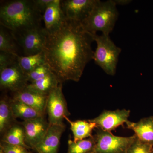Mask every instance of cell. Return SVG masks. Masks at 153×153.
Listing matches in <instances>:
<instances>
[{"label": "cell", "mask_w": 153, "mask_h": 153, "mask_svg": "<svg viewBox=\"0 0 153 153\" xmlns=\"http://www.w3.org/2000/svg\"><path fill=\"white\" fill-rule=\"evenodd\" d=\"M48 34L42 26L33 28L15 37L22 47L25 56L36 55L44 51Z\"/></svg>", "instance_id": "cell-7"}, {"label": "cell", "mask_w": 153, "mask_h": 153, "mask_svg": "<svg viewBox=\"0 0 153 153\" xmlns=\"http://www.w3.org/2000/svg\"><path fill=\"white\" fill-rule=\"evenodd\" d=\"M93 41L81 23L68 19L59 30L48 35L45 59L60 82L79 81L86 65L93 59Z\"/></svg>", "instance_id": "cell-1"}, {"label": "cell", "mask_w": 153, "mask_h": 153, "mask_svg": "<svg viewBox=\"0 0 153 153\" xmlns=\"http://www.w3.org/2000/svg\"><path fill=\"white\" fill-rule=\"evenodd\" d=\"M119 16L117 5L113 0H97L88 17L81 23L84 30L91 34L100 31L109 35L112 32Z\"/></svg>", "instance_id": "cell-3"}, {"label": "cell", "mask_w": 153, "mask_h": 153, "mask_svg": "<svg viewBox=\"0 0 153 153\" xmlns=\"http://www.w3.org/2000/svg\"><path fill=\"white\" fill-rule=\"evenodd\" d=\"M18 55L0 52V71L17 62Z\"/></svg>", "instance_id": "cell-26"}, {"label": "cell", "mask_w": 153, "mask_h": 153, "mask_svg": "<svg viewBox=\"0 0 153 153\" xmlns=\"http://www.w3.org/2000/svg\"><path fill=\"white\" fill-rule=\"evenodd\" d=\"M97 0H63L61 7L66 19L82 23L88 17Z\"/></svg>", "instance_id": "cell-9"}, {"label": "cell", "mask_w": 153, "mask_h": 153, "mask_svg": "<svg viewBox=\"0 0 153 153\" xmlns=\"http://www.w3.org/2000/svg\"><path fill=\"white\" fill-rule=\"evenodd\" d=\"M60 3V0H53L43 14L44 28L48 35L59 30L67 19L61 8Z\"/></svg>", "instance_id": "cell-12"}, {"label": "cell", "mask_w": 153, "mask_h": 153, "mask_svg": "<svg viewBox=\"0 0 153 153\" xmlns=\"http://www.w3.org/2000/svg\"><path fill=\"white\" fill-rule=\"evenodd\" d=\"M1 141L9 144L20 146L27 149H31L25 142V130L22 125L14 124L4 134Z\"/></svg>", "instance_id": "cell-18"}, {"label": "cell", "mask_w": 153, "mask_h": 153, "mask_svg": "<svg viewBox=\"0 0 153 153\" xmlns=\"http://www.w3.org/2000/svg\"><path fill=\"white\" fill-rule=\"evenodd\" d=\"M65 126L49 125L45 136L34 149L38 153H57Z\"/></svg>", "instance_id": "cell-13"}, {"label": "cell", "mask_w": 153, "mask_h": 153, "mask_svg": "<svg viewBox=\"0 0 153 153\" xmlns=\"http://www.w3.org/2000/svg\"><path fill=\"white\" fill-rule=\"evenodd\" d=\"M16 40L13 34L9 33L2 25L0 27V52L17 54V47Z\"/></svg>", "instance_id": "cell-23"}, {"label": "cell", "mask_w": 153, "mask_h": 153, "mask_svg": "<svg viewBox=\"0 0 153 153\" xmlns=\"http://www.w3.org/2000/svg\"><path fill=\"white\" fill-rule=\"evenodd\" d=\"M28 82L27 74L24 73L18 61L0 71L1 90L16 92L27 87Z\"/></svg>", "instance_id": "cell-8"}, {"label": "cell", "mask_w": 153, "mask_h": 153, "mask_svg": "<svg viewBox=\"0 0 153 153\" xmlns=\"http://www.w3.org/2000/svg\"><path fill=\"white\" fill-rule=\"evenodd\" d=\"M60 83L61 82L56 75L52 72L42 79L29 83L26 88L29 90L48 96L49 93L55 89Z\"/></svg>", "instance_id": "cell-17"}, {"label": "cell", "mask_w": 153, "mask_h": 153, "mask_svg": "<svg viewBox=\"0 0 153 153\" xmlns=\"http://www.w3.org/2000/svg\"><path fill=\"white\" fill-rule=\"evenodd\" d=\"M53 1V0H33L36 7L43 15L48 6Z\"/></svg>", "instance_id": "cell-28"}, {"label": "cell", "mask_w": 153, "mask_h": 153, "mask_svg": "<svg viewBox=\"0 0 153 153\" xmlns=\"http://www.w3.org/2000/svg\"><path fill=\"white\" fill-rule=\"evenodd\" d=\"M28 150L20 146L9 144L2 141L0 144L1 153H31Z\"/></svg>", "instance_id": "cell-27"}, {"label": "cell", "mask_w": 153, "mask_h": 153, "mask_svg": "<svg viewBox=\"0 0 153 153\" xmlns=\"http://www.w3.org/2000/svg\"><path fill=\"white\" fill-rule=\"evenodd\" d=\"M52 72L48 63H46L41 64L27 74L28 82H30V83L36 82L46 77Z\"/></svg>", "instance_id": "cell-24"}, {"label": "cell", "mask_w": 153, "mask_h": 153, "mask_svg": "<svg viewBox=\"0 0 153 153\" xmlns=\"http://www.w3.org/2000/svg\"><path fill=\"white\" fill-rule=\"evenodd\" d=\"M15 119L10 106V101L3 98L0 101V132L4 134L12 126Z\"/></svg>", "instance_id": "cell-21"}, {"label": "cell", "mask_w": 153, "mask_h": 153, "mask_svg": "<svg viewBox=\"0 0 153 153\" xmlns=\"http://www.w3.org/2000/svg\"><path fill=\"white\" fill-rule=\"evenodd\" d=\"M13 98L19 100L44 115L46 110L47 96L42 95L27 89H24L15 92Z\"/></svg>", "instance_id": "cell-14"}, {"label": "cell", "mask_w": 153, "mask_h": 153, "mask_svg": "<svg viewBox=\"0 0 153 153\" xmlns=\"http://www.w3.org/2000/svg\"><path fill=\"white\" fill-rule=\"evenodd\" d=\"M46 110L49 125L64 126L65 117L70 115L67 103L62 91V83H60L47 96Z\"/></svg>", "instance_id": "cell-6"}, {"label": "cell", "mask_w": 153, "mask_h": 153, "mask_svg": "<svg viewBox=\"0 0 153 153\" xmlns=\"http://www.w3.org/2000/svg\"><path fill=\"white\" fill-rule=\"evenodd\" d=\"M1 3V25L10 30L14 38L27 30L42 26L43 14L33 0H12Z\"/></svg>", "instance_id": "cell-2"}, {"label": "cell", "mask_w": 153, "mask_h": 153, "mask_svg": "<svg viewBox=\"0 0 153 153\" xmlns=\"http://www.w3.org/2000/svg\"><path fill=\"white\" fill-rule=\"evenodd\" d=\"M91 34L97 45L94 53L93 60L105 73L114 76L116 72L119 57L122 49L115 44L109 35Z\"/></svg>", "instance_id": "cell-4"}, {"label": "cell", "mask_w": 153, "mask_h": 153, "mask_svg": "<svg viewBox=\"0 0 153 153\" xmlns=\"http://www.w3.org/2000/svg\"><path fill=\"white\" fill-rule=\"evenodd\" d=\"M95 144V136L76 142L69 140L67 153H93Z\"/></svg>", "instance_id": "cell-22"}, {"label": "cell", "mask_w": 153, "mask_h": 153, "mask_svg": "<svg viewBox=\"0 0 153 153\" xmlns=\"http://www.w3.org/2000/svg\"><path fill=\"white\" fill-rule=\"evenodd\" d=\"M127 128L134 132L138 139L143 142L153 146V116L143 118L137 122L128 121Z\"/></svg>", "instance_id": "cell-15"}, {"label": "cell", "mask_w": 153, "mask_h": 153, "mask_svg": "<svg viewBox=\"0 0 153 153\" xmlns=\"http://www.w3.org/2000/svg\"><path fill=\"white\" fill-rule=\"evenodd\" d=\"M116 5H126L131 3V0H113Z\"/></svg>", "instance_id": "cell-29"}, {"label": "cell", "mask_w": 153, "mask_h": 153, "mask_svg": "<svg viewBox=\"0 0 153 153\" xmlns=\"http://www.w3.org/2000/svg\"><path fill=\"white\" fill-rule=\"evenodd\" d=\"M9 101L15 119L21 118L25 120L43 116L35 109L19 100L13 98Z\"/></svg>", "instance_id": "cell-19"}, {"label": "cell", "mask_w": 153, "mask_h": 153, "mask_svg": "<svg viewBox=\"0 0 153 153\" xmlns=\"http://www.w3.org/2000/svg\"><path fill=\"white\" fill-rule=\"evenodd\" d=\"M96 144L93 153H126L136 137L117 136L110 132L97 128Z\"/></svg>", "instance_id": "cell-5"}, {"label": "cell", "mask_w": 153, "mask_h": 153, "mask_svg": "<svg viewBox=\"0 0 153 153\" xmlns=\"http://www.w3.org/2000/svg\"><path fill=\"white\" fill-rule=\"evenodd\" d=\"M17 60L19 66L26 74H29L33 69L41 64L47 63L44 51L30 56L18 55Z\"/></svg>", "instance_id": "cell-20"}, {"label": "cell", "mask_w": 153, "mask_h": 153, "mask_svg": "<svg viewBox=\"0 0 153 153\" xmlns=\"http://www.w3.org/2000/svg\"><path fill=\"white\" fill-rule=\"evenodd\" d=\"M130 114L129 110L117 109L114 111H104L97 117L88 120L94 123L97 128L104 131L110 132L128 121Z\"/></svg>", "instance_id": "cell-10"}, {"label": "cell", "mask_w": 153, "mask_h": 153, "mask_svg": "<svg viewBox=\"0 0 153 153\" xmlns=\"http://www.w3.org/2000/svg\"><path fill=\"white\" fill-rule=\"evenodd\" d=\"M22 125L25 130V142L31 149H34L43 139L49 126L43 116L24 120Z\"/></svg>", "instance_id": "cell-11"}, {"label": "cell", "mask_w": 153, "mask_h": 153, "mask_svg": "<svg viewBox=\"0 0 153 153\" xmlns=\"http://www.w3.org/2000/svg\"><path fill=\"white\" fill-rule=\"evenodd\" d=\"M65 120L70 124V129L74 137L73 141L75 142L92 137V131L97 128L95 123L88 120L73 121L68 119L67 117H65Z\"/></svg>", "instance_id": "cell-16"}, {"label": "cell", "mask_w": 153, "mask_h": 153, "mask_svg": "<svg viewBox=\"0 0 153 153\" xmlns=\"http://www.w3.org/2000/svg\"><path fill=\"white\" fill-rule=\"evenodd\" d=\"M126 153H153V146L136 137Z\"/></svg>", "instance_id": "cell-25"}]
</instances>
